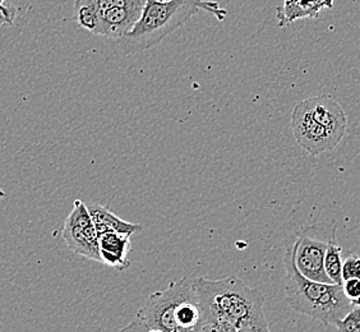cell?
I'll return each mask as SVG.
<instances>
[{"label": "cell", "mask_w": 360, "mask_h": 332, "mask_svg": "<svg viewBox=\"0 0 360 332\" xmlns=\"http://www.w3.org/2000/svg\"><path fill=\"white\" fill-rule=\"evenodd\" d=\"M194 289L207 316V325L217 324L239 332H271L264 316V295L239 277L220 280L197 277Z\"/></svg>", "instance_id": "cell-1"}, {"label": "cell", "mask_w": 360, "mask_h": 332, "mask_svg": "<svg viewBox=\"0 0 360 332\" xmlns=\"http://www.w3.org/2000/svg\"><path fill=\"white\" fill-rule=\"evenodd\" d=\"M200 11L214 14L219 21H224L228 14L219 3L210 0H146L143 13L132 31L117 40L119 50L125 56H133L153 48Z\"/></svg>", "instance_id": "cell-2"}, {"label": "cell", "mask_w": 360, "mask_h": 332, "mask_svg": "<svg viewBox=\"0 0 360 332\" xmlns=\"http://www.w3.org/2000/svg\"><path fill=\"white\" fill-rule=\"evenodd\" d=\"M286 271L285 299L291 309L317 319L323 325H336L353 309L352 302L345 297L342 285L312 281L299 272L295 264V247L288 248L284 255Z\"/></svg>", "instance_id": "cell-3"}, {"label": "cell", "mask_w": 360, "mask_h": 332, "mask_svg": "<svg viewBox=\"0 0 360 332\" xmlns=\"http://www.w3.org/2000/svg\"><path fill=\"white\" fill-rule=\"evenodd\" d=\"M335 225H309L300 229L294 242L295 264L303 276L319 283L333 284L326 275L325 257L330 243L336 241Z\"/></svg>", "instance_id": "cell-4"}, {"label": "cell", "mask_w": 360, "mask_h": 332, "mask_svg": "<svg viewBox=\"0 0 360 332\" xmlns=\"http://www.w3.org/2000/svg\"><path fill=\"white\" fill-rule=\"evenodd\" d=\"M193 280L191 277H183L179 281L170 283L165 290L151 294L136 319L164 332H174V313L180 303L195 291Z\"/></svg>", "instance_id": "cell-5"}, {"label": "cell", "mask_w": 360, "mask_h": 332, "mask_svg": "<svg viewBox=\"0 0 360 332\" xmlns=\"http://www.w3.org/2000/svg\"><path fill=\"white\" fill-rule=\"evenodd\" d=\"M63 239L73 253L95 262H101L98 234L84 201L76 200L73 203V210L63 228Z\"/></svg>", "instance_id": "cell-6"}, {"label": "cell", "mask_w": 360, "mask_h": 332, "mask_svg": "<svg viewBox=\"0 0 360 332\" xmlns=\"http://www.w3.org/2000/svg\"><path fill=\"white\" fill-rule=\"evenodd\" d=\"M291 129L297 143L312 156L331 151L340 145L339 141L330 132L311 117L303 101L294 108Z\"/></svg>", "instance_id": "cell-7"}, {"label": "cell", "mask_w": 360, "mask_h": 332, "mask_svg": "<svg viewBox=\"0 0 360 332\" xmlns=\"http://www.w3.org/2000/svg\"><path fill=\"white\" fill-rule=\"evenodd\" d=\"M145 6L146 0H136L128 6L101 11L95 35L106 36L117 42L132 31L143 13Z\"/></svg>", "instance_id": "cell-8"}, {"label": "cell", "mask_w": 360, "mask_h": 332, "mask_svg": "<svg viewBox=\"0 0 360 332\" xmlns=\"http://www.w3.org/2000/svg\"><path fill=\"white\" fill-rule=\"evenodd\" d=\"M303 103L311 117L341 142L347 127V114L341 105L326 95L309 97L303 100Z\"/></svg>", "instance_id": "cell-9"}, {"label": "cell", "mask_w": 360, "mask_h": 332, "mask_svg": "<svg viewBox=\"0 0 360 332\" xmlns=\"http://www.w3.org/2000/svg\"><path fill=\"white\" fill-rule=\"evenodd\" d=\"M131 249V234L105 233L98 236V253L101 263L112 267L114 270L124 271L131 266V261H128Z\"/></svg>", "instance_id": "cell-10"}, {"label": "cell", "mask_w": 360, "mask_h": 332, "mask_svg": "<svg viewBox=\"0 0 360 332\" xmlns=\"http://www.w3.org/2000/svg\"><path fill=\"white\" fill-rule=\"evenodd\" d=\"M89 208L91 219L95 225L97 234L101 236L105 233H120V234H134L137 231H141L143 226L139 224H133L128 222L118 217L117 215L112 214L110 210L105 208L96 202L86 203Z\"/></svg>", "instance_id": "cell-11"}, {"label": "cell", "mask_w": 360, "mask_h": 332, "mask_svg": "<svg viewBox=\"0 0 360 332\" xmlns=\"http://www.w3.org/2000/svg\"><path fill=\"white\" fill-rule=\"evenodd\" d=\"M73 15L79 27L95 34L100 20V9L96 0H76Z\"/></svg>", "instance_id": "cell-12"}, {"label": "cell", "mask_w": 360, "mask_h": 332, "mask_svg": "<svg viewBox=\"0 0 360 332\" xmlns=\"http://www.w3.org/2000/svg\"><path fill=\"white\" fill-rule=\"evenodd\" d=\"M325 271L333 284L342 285V248L336 241L330 243L326 252Z\"/></svg>", "instance_id": "cell-13"}, {"label": "cell", "mask_w": 360, "mask_h": 332, "mask_svg": "<svg viewBox=\"0 0 360 332\" xmlns=\"http://www.w3.org/2000/svg\"><path fill=\"white\" fill-rule=\"evenodd\" d=\"M360 279V256L354 252H347L342 257V281Z\"/></svg>", "instance_id": "cell-14"}, {"label": "cell", "mask_w": 360, "mask_h": 332, "mask_svg": "<svg viewBox=\"0 0 360 332\" xmlns=\"http://www.w3.org/2000/svg\"><path fill=\"white\" fill-rule=\"evenodd\" d=\"M336 332H360V307H354L342 319L336 322Z\"/></svg>", "instance_id": "cell-15"}, {"label": "cell", "mask_w": 360, "mask_h": 332, "mask_svg": "<svg viewBox=\"0 0 360 332\" xmlns=\"http://www.w3.org/2000/svg\"><path fill=\"white\" fill-rule=\"evenodd\" d=\"M17 17V8L9 0H0V27H12Z\"/></svg>", "instance_id": "cell-16"}, {"label": "cell", "mask_w": 360, "mask_h": 332, "mask_svg": "<svg viewBox=\"0 0 360 332\" xmlns=\"http://www.w3.org/2000/svg\"><path fill=\"white\" fill-rule=\"evenodd\" d=\"M345 297L352 302L353 307H360V279H352L342 283Z\"/></svg>", "instance_id": "cell-17"}, {"label": "cell", "mask_w": 360, "mask_h": 332, "mask_svg": "<svg viewBox=\"0 0 360 332\" xmlns=\"http://www.w3.org/2000/svg\"><path fill=\"white\" fill-rule=\"evenodd\" d=\"M146 322L139 319H133L129 325L124 326L123 328H120L119 332H145Z\"/></svg>", "instance_id": "cell-18"}, {"label": "cell", "mask_w": 360, "mask_h": 332, "mask_svg": "<svg viewBox=\"0 0 360 332\" xmlns=\"http://www.w3.org/2000/svg\"><path fill=\"white\" fill-rule=\"evenodd\" d=\"M4 197H6V192H4V191L0 188V200H3Z\"/></svg>", "instance_id": "cell-19"}, {"label": "cell", "mask_w": 360, "mask_h": 332, "mask_svg": "<svg viewBox=\"0 0 360 332\" xmlns=\"http://www.w3.org/2000/svg\"><path fill=\"white\" fill-rule=\"evenodd\" d=\"M155 1H158V3H172L174 0H155Z\"/></svg>", "instance_id": "cell-20"}]
</instances>
